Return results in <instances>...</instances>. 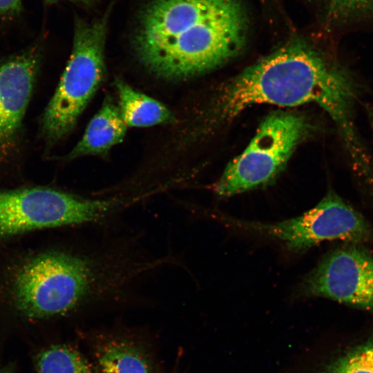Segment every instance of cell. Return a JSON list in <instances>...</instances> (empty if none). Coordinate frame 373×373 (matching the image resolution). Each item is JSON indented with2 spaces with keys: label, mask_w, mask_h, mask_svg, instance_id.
Returning a JSON list of instances; mask_svg holds the SVG:
<instances>
[{
  "label": "cell",
  "mask_w": 373,
  "mask_h": 373,
  "mask_svg": "<svg viewBox=\"0 0 373 373\" xmlns=\"http://www.w3.org/2000/svg\"><path fill=\"white\" fill-rule=\"evenodd\" d=\"M0 373H10L7 370H0Z\"/></svg>",
  "instance_id": "cell-19"
},
{
  "label": "cell",
  "mask_w": 373,
  "mask_h": 373,
  "mask_svg": "<svg viewBox=\"0 0 373 373\" xmlns=\"http://www.w3.org/2000/svg\"><path fill=\"white\" fill-rule=\"evenodd\" d=\"M91 350L98 373H157L146 347L127 336L100 334L93 338Z\"/></svg>",
  "instance_id": "cell-10"
},
{
  "label": "cell",
  "mask_w": 373,
  "mask_h": 373,
  "mask_svg": "<svg viewBox=\"0 0 373 373\" xmlns=\"http://www.w3.org/2000/svg\"><path fill=\"white\" fill-rule=\"evenodd\" d=\"M42 57L43 48L37 43L0 59V187L25 184L17 160Z\"/></svg>",
  "instance_id": "cell-7"
},
{
  "label": "cell",
  "mask_w": 373,
  "mask_h": 373,
  "mask_svg": "<svg viewBox=\"0 0 373 373\" xmlns=\"http://www.w3.org/2000/svg\"><path fill=\"white\" fill-rule=\"evenodd\" d=\"M362 91L359 79L350 68L295 41L223 86L210 119L213 124H224L256 104L289 107L313 103L329 115L338 130H343L354 122Z\"/></svg>",
  "instance_id": "cell-2"
},
{
  "label": "cell",
  "mask_w": 373,
  "mask_h": 373,
  "mask_svg": "<svg viewBox=\"0 0 373 373\" xmlns=\"http://www.w3.org/2000/svg\"><path fill=\"white\" fill-rule=\"evenodd\" d=\"M114 83L119 112L127 126L148 127L175 121L173 113L160 102L133 89L119 77Z\"/></svg>",
  "instance_id": "cell-12"
},
{
  "label": "cell",
  "mask_w": 373,
  "mask_h": 373,
  "mask_svg": "<svg viewBox=\"0 0 373 373\" xmlns=\"http://www.w3.org/2000/svg\"><path fill=\"white\" fill-rule=\"evenodd\" d=\"M303 116L287 111L269 115L248 146L231 160L213 185L219 197H229L271 182L286 165L309 130Z\"/></svg>",
  "instance_id": "cell-6"
},
{
  "label": "cell",
  "mask_w": 373,
  "mask_h": 373,
  "mask_svg": "<svg viewBox=\"0 0 373 373\" xmlns=\"http://www.w3.org/2000/svg\"><path fill=\"white\" fill-rule=\"evenodd\" d=\"M323 373H373V342L338 358Z\"/></svg>",
  "instance_id": "cell-15"
},
{
  "label": "cell",
  "mask_w": 373,
  "mask_h": 373,
  "mask_svg": "<svg viewBox=\"0 0 373 373\" xmlns=\"http://www.w3.org/2000/svg\"><path fill=\"white\" fill-rule=\"evenodd\" d=\"M137 277L126 244L99 227L42 232L0 249V302L28 319L126 303Z\"/></svg>",
  "instance_id": "cell-1"
},
{
  "label": "cell",
  "mask_w": 373,
  "mask_h": 373,
  "mask_svg": "<svg viewBox=\"0 0 373 373\" xmlns=\"http://www.w3.org/2000/svg\"><path fill=\"white\" fill-rule=\"evenodd\" d=\"M366 115L367 116L372 133H373V104H365L364 105Z\"/></svg>",
  "instance_id": "cell-17"
},
{
  "label": "cell",
  "mask_w": 373,
  "mask_h": 373,
  "mask_svg": "<svg viewBox=\"0 0 373 373\" xmlns=\"http://www.w3.org/2000/svg\"><path fill=\"white\" fill-rule=\"evenodd\" d=\"M126 209L122 198L84 195L48 184L0 187V249L39 233L108 221Z\"/></svg>",
  "instance_id": "cell-4"
},
{
  "label": "cell",
  "mask_w": 373,
  "mask_h": 373,
  "mask_svg": "<svg viewBox=\"0 0 373 373\" xmlns=\"http://www.w3.org/2000/svg\"><path fill=\"white\" fill-rule=\"evenodd\" d=\"M348 243L323 257L302 283L306 295L373 311V256Z\"/></svg>",
  "instance_id": "cell-9"
},
{
  "label": "cell",
  "mask_w": 373,
  "mask_h": 373,
  "mask_svg": "<svg viewBox=\"0 0 373 373\" xmlns=\"http://www.w3.org/2000/svg\"><path fill=\"white\" fill-rule=\"evenodd\" d=\"M325 20L332 26L356 28L373 23V0H321Z\"/></svg>",
  "instance_id": "cell-14"
},
{
  "label": "cell",
  "mask_w": 373,
  "mask_h": 373,
  "mask_svg": "<svg viewBox=\"0 0 373 373\" xmlns=\"http://www.w3.org/2000/svg\"><path fill=\"white\" fill-rule=\"evenodd\" d=\"M108 17L75 19L70 57L40 119L39 135L47 147L71 132L104 79Z\"/></svg>",
  "instance_id": "cell-5"
},
{
  "label": "cell",
  "mask_w": 373,
  "mask_h": 373,
  "mask_svg": "<svg viewBox=\"0 0 373 373\" xmlns=\"http://www.w3.org/2000/svg\"><path fill=\"white\" fill-rule=\"evenodd\" d=\"M248 228L281 240L288 249L303 251L325 240L361 244L372 237L364 217L333 191L302 215L274 223H244Z\"/></svg>",
  "instance_id": "cell-8"
},
{
  "label": "cell",
  "mask_w": 373,
  "mask_h": 373,
  "mask_svg": "<svg viewBox=\"0 0 373 373\" xmlns=\"http://www.w3.org/2000/svg\"><path fill=\"white\" fill-rule=\"evenodd\" d=\"M44 1L48 3H56L58 1H66L73 2V3H80L87 4V5L94 1V0H44Z\"/></svg>",
  "instance_id": "cell-18"
},
{
  "label": "cell",
  "mask_w": 373,
  "mask_h": 373,
  "mask_svg": "<svg viewBox=\"0 0 373 373\" xmlns=\"http://www.w3.org/2000/svg\"><path fill=\"white\" fill-rule=\"evenodd\" d=\"M126 127L119 107L107 96L90 121L81 140L59 160L71 161L86 155H105L113 146L122 142Z\"/></svg>",
  "instance_id": "cell-11"
},
{
  "label": "cell",
  "mask_w": 373,
  "mask_h": 373,
  "mask_svg": "<svg viewBox=\"0 0 373 373\" xmlns=\"http://www.w3.org/2000/svg\"><path fill=\"white\" fill-rule=\"evenodd\" d=\"M246 30L238 0H151L140 14L133 45L153 73L183 79L236 55Z\"/></svg>",
  "instance_id": "cell-3"
},
{
  "label": "cell",
  "mask_w": 373,
  "mask_h": 373,
  "mask_svg": "<svg viewBox=\"0 0 373 373\" xmlns=\"http://www.w3.org/2000/svg\"><path fill=\"white\" fill-rule=\"evenodd\" d=\"M22 0H0V20L16 17L21 12Z\"/></svg>",
  "instance_id": "cell-16"
},
{
  "label": "cell",
  "mask_w": 373,
  "mask_h": 373,
  "mask_svg": "<svg viewBox=\"0 0 373 373\" xmlns=\"http://www.w3.org/2000/svg\"><path fill=\"white\" fill-rule=\"evenodd\" d=\"M37 373H98L77 350L66 345L51 346L37 356Z\"/></svg>",
  "instance_id": "cell-13"
}]
</instances>
